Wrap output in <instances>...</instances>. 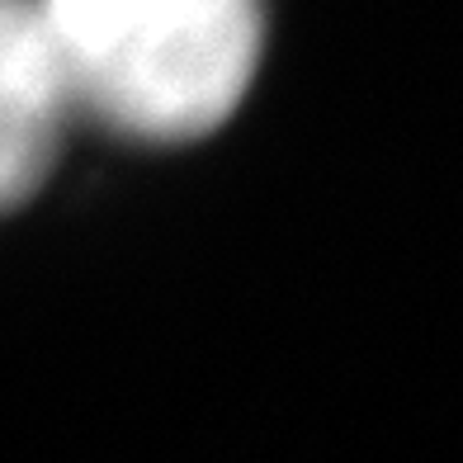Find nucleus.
<instances>
[{
  "instance_id": "obj_1",
  "label": "nucleus",
  "mask_w": 463,
  "mask_h": 463,
  "mask_svg": "<svg viewBox=\"0 0 463 463\" xmlns=\"http://www.w3.org/2000/svg\"><path fill=\"white\" fill-rule=\"evenodd\" d=\"M71 104L142 142H194L237 109L260 61V0H48Z\"/></svg>"
},
{
  "instance_id": "obj_2",
  "label": "nucleus",
  "mask_w": 463,
  "mask_h": 463,
  "mask_svg": "<svg viewBox=\"0 0 463 463\" xmlns=\"http://www.w3.org/2000/svg\"><path fill=\"white\" fill-rule=\"evenodd\" d=\"M71 95L61 80L43 10L0 0V213L48 180Z\"/></svg>"
}]
</instances>
